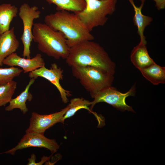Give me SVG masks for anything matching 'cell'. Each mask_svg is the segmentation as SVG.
<instances>
[{
  "instance_id": "obj_16",
  "label": "cell",
  "mask_w": 165,
  "mask_h": 165,
  "mask_svg": "<svg viewBox=\"0 0 165 165\" xmlns=\"http://www.w3.org/2000/svg\"><path fill=\"white\" fill-rule=\"evenodd\" d=\"M142 75L155 85L165 83V67L155 62L139 70Z\"/></svg>"
},
{
  "instance_id": "obj_1",
  "label": "cell",
  "mask_w": 165,
  "mask_h": 165,
  "mask_svg": "<svg viewBox=\"0 0 165 165\" xmlns=\"http://www.w3.org/2000/svg\"><path fill=\"white\" fill-rule=\"evenodd\" d=\"M82 42L70 48L66 59L69 66H92L98 67L114 75L115 63L103 48L92 41Z\"/></svg>"
},
{
  "instance_id": "obj_5",
  "label": "cell",
  "mask_w": 165,
  "mask_h": 165,
  "mask_svg": "<svg viewBox=\"0 0 165 165\" xmlns=\"http://www.w3.org/2000/svg\"><path fill=\"white\" fill-rule=\"evenodd\" d=\"M73 75L93 97L105 88L112 86L114 77L105 70L92 66L72 67Z\"/></svg>"
},
{
  "instance_id": "obj_19",
  "label": "cell",
  "mask_w": 165,
  "mask_h": 165,
  "mask_svg": "<svg viewBox=\"0 0 165 165\" xmlns=\"http://www.w3.org/2000/svg\"><path fill=\"white\" fill-rule=\"evenodd\" d=\"M69 108L66 112L62 119V123L64 120L72 116L78 110L81 109H85L90 112L94 114L98 119H100L99 116L97 114L90 110V106L91 105V102L83 98H75L72 99L70 103L68 104Z\"/></svg>"
},
{
  "instance_id": "obj_12",
  "label": "cell",
  "mask_w": 165,
  "mask_h": 165,
  "mask_svg": "<svg viewBox=\"0 0 165 165\" xmlns=\"http://www.w3.org/2000/svg\"><path fill=\"white\" fill-rule=\"evenodd\" d=\"M19 46V42L15 34L14 27L0 35V67L3 65L4 60L15 52Z\"/></svg>"
},
{
  "instance_id": "obj_6",
  "label": "cell",
  "mask_w": 165,
  "mask_h": 165,
  "mask_svg": "<svg viewBox=\"0 0 165 165\" xmlns=\"http://www.w3.org/2000/svg\"><path fill=\"white\" fill-rule=\"evenodd\" d=\"M135 93V84L125 93H121L112 86H108L97 93L93 97L94 99L91 102L90 109L93 111V108L96 104L104 102L122 112L127 110L134 112L132 107L127 104L126 99L129 96H134Z\"/></svg>"
},
{
  "instance_id": "obj_2",
  "label": "cell",
  "mask_w": 165,
  "mask_h": 165,
  "mask_svg": "<svg viewBox=\"0 0 165 165\" xmlns=\"http://www.w3.org/2000/svg\"><path fill=\"white\" fill-rule=\"evenodd\" d=\"M44 22L53 30L64 35L70 48L82 42L94 38L74 13L64 10L57 11L46 15Z\"/></svg>"
},
{
  "instance_id": "obj_7",
  "label": "cell",
  "mask_w": 165,
  "mask_h": 165,
  "mask_svg": "<svg viewBox=\"0 0 165 165\" xmlns=\"http://www.w3.org/2000/svg\"><path fill=\"white\" fill-rule=\"evenodd\" d=\"M18 13L23 27V34L20 38L24 46L22 56L23 57L30 58V48L33 41L34 20L39 18L41 12L37 6L31 7L28 4L24 3L20 6Z\"/></svg>"
},
{
  "instance_id": "obj_21",
  "label": "cell",
  "mask_w": 165,
  "mask_h": 165,
  "mask_svg": "<svg viewBox=\"0 0 165 165\" xmlns=\"http://www.w3.org/2000/svg\"><path fill=\"white\" fill-rule=\"evenodd\" d=\"M23 70L14 67L9 68H0V84H6L19 76Z\"/></svg>"
},
{
  "instance_id": "obj_18",
  "label": "cell",
  "mask_w": 165,
  "mask_h": 165,
  "mask_svg": "<svg viewBox=\"0 0 165 165\" xmlns=\"http://www.w3.org/2000/svg\"><path fill=\"white\" fill-rule=\"evenodd\" d=\"M49 4L56 6L57 11L64 10L74 13L81 11L86 6L85 0H46Z\"/></svg>"
},
{
  "instance_id": "obj_10",
  "label": "cell",
  "mask_w": 165,
  "mask_h": 165,
  "mask_svg": "<svg viewBox=\"0 0 165 165\" xmlns=\"http://www.w3.org/2000/svg\"><path fill=\"white\" fill-rule=\"evenodd\" d=\"M69 108L68 105L59 112L48 115L31 113L29 125L25 132H34L44 134L45 131L58 123H62L63 116Z\"/></svg>"
},
{
  "instance_id": "obj_22",
  "label": "cell",
  "mask_w": 165,
  "mask_h": 165,
  "mask_svg": "<svg viewBox=\"0 0 165 165\" xmlns=\"http://www.w3.org/2000/svg\"><path fill=\"white\" fill-rule=\"evenodd\" d=\"M156 3L155 7L158 10L164 9L165 0H153Z\"/></svg>"
},
{
  "instance_id": "obj_9",
  "label": "cell",
  "mask_w": 165,
  "mask_h": 165,
  "mask_svg": "<svg viewBox=\"0 0 165 165\" xmlns=\"http://www.w3.org/2000/svg\"><path fill=\"white\" fill-rule=\"evenodd\" d=\"M63 70L55 63L51 64L50 69L45 66L29 72V77L35 79L38 77L44 78L53 84L58 90L62 102L66 103L68 101V97L70 96V92L64 89L60 84V81L63 79Z\"/></svg>"
},
{
  "instance_id": "obj_13",
  "label": "cell",
  "mask_w": 165,
  "mask_h": 165,
  "mask_svg": "<svg viewBox=\"0 0 165 165\" xmlns=\"http://www.w3.org/2000/svg\"><path fill=\"white\" fill-rule=\"evenodd\" d=\"M146 43L147 42L140 41L138 45L133 48L131 53V61L138 70L155 63L148 53Z\"/></svg>"
},
{
  "instance_id": "obj_23",
  "label": "cell",
  "mask_w": 165,
  "mask_h": 165,
  "mask_svg": "<svg viewBox=\"0 0 165 165\" xmlns=\"http://www.w3.org/2000/svg\"><path fill=\"white\" fill-rule=\"evenodd\" d=\"M36 160V156L34 154H32L31 155L30 158L28 159V162L27 165H35Z\"/></svg>"
},
{
  "instance_id": "obj_8",
  "label": "cell",
  "mask_w": 165,
  "mask_h": 165,
  "mask_svg": "<svg viewBox=\"0 0 165 165\" xmlns=\"http://www.w3.org/2000/svg\"><path fill=\"white\" fill-rule=\"evenodd\" d=\"M31 147L45 148L53 154L59 149V145L55 140L48 138L44 134L34 132H26L16 145L0 154L5 153L14 155L18 150Z\"/></svg>"
},
{
  "instance_id": "obj_3",
  "label": "cell",
  "mask_w": 165,
  "mask_h": 165,
  "mask_svg": "<svg viewBox=\"0 0 165 165\" xmlns=\"http://www.w3.org/2000/svg\"><path fill=\"white\" fill-rule=\"evenodd\" d=\"M33 40L37 43L39 50L56 59H66L70 48L61 32L55 31L45 23H34Z\"/></svg>"
},
{
  "instance_id": "obj_14",
  "label": "cell",
  "mask_w": 165,
  "mask_h": 165,
  "mask_svg": "<svg viewBox=\"0 0 165 165\" xmlns=\"http://www.w3.org/2000/svg\"><path fill=\"white\" fill-rule=\"evenodd\" d=\"M141 3L138 7L135 4L134 0H128L133 7L134 12L133 18L134 25L137 28V33L139 35L141 41L146 42L145 37L144 33L145 27L149 25L152 21V17L143 14L141 10L144 6L145 0H141Z\"/></svg>"
},
{
  "instance_id": "obj_17",
  "label": "cell",
  "mask_w": 165,
  "mask_h": 165,
  "mask_svg": "<svg viewBox=\"0 0 165 165\" xmlns=\"http://www.w3.org/2000/svg\"><path fill=\"white\" fill-rule=\"evenodd\" d=\"M18 9L9 3L0 5V35L9 29L10 23L18 13Z\"/></svg>"
},
{
  "instance_id": "obj_20",
  "label": "cell",
  "mask_w": 165,
  "mask_h": 165,
  "mask_svg": "<svg viewBox=\"0 0 165 165\" xmlns=\"http://www.w3.org/2000/svg\"><path fill=\"white\" fill-rule=\"evenodd\" d=\"M17 87V82L12 80L6 84H0V107L9 103Z\"/></svg>"
},
{
  "instance_id": "obj_4",
  "label": "cell",
  "mask_w": 165,
  "mask_h": 165,
  "mask_svg": "<svg viewBox=\"0 0 165 165\" xmlns=\"http://www.w3.org/2000/svg\"><path fill=\"white\" fill-rule=\"evenodd\" d=\"M86 6L81 11L74 13L88 30L104 26L108 15L116 10L117 0H85Z\"/></svg>"
},
{
  "instance_id": "obj_15",
  "label": "cell",
  "mask_w": 165,
  "mask_h": 165,
  "mask_svg": "<svg viewBox=\"0 0 165 165\" xmlns=\"http://www.w3.org/2000/svg\"><path fill=\"white\" fill-rule=\"evenodd\" d=\"M35 79L31 78L24 90L16 97L12 99L9 102V105L5 108V110L10 111L15 108H18L24 114H25L28 111L26 102L27 101H31L33 96L29 90L31 86L35 82Z\"/></svg>"
},
{
  "instance_id": "obj_11",
  "label": "cell",
  "mask_w": 165,
  "mask_h": 165,
  "mask_svg": "<svg viewBox=\"0 0 165 165\" xmlns=\"http://www.w3.org/2000/svg\"><path fill=\"white\" fill-rule=\"evenodd\" d=\"M3 64L10 67H20L25 73L45 66V64L40 54H37L31 58H25L20 57L16 53L14 52L4 60Z\"/></svg>"
}]
</instances>
